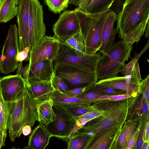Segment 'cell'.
I'll return each mask as SVG.
<instances>
[{"label": "cell", "mask_w": 149, "mask_h": 149, "mask_svg": "<svg viewBox=\"0 0 149 149\" xmlns=\"http://www.w3.org/2000/svg\"><path fill=\"white\" fill-rule=\"evenodd\" d=\"M49 10L54 13H59L68 6L70 0H44Z\"/></svg>", "instance_id": "obj_30"}, {"label": "cell", "mask_w": 149, "mask_h": 149, "mask_svg": "<svg viewBox=\"0 0 149 149\" xmlns=\"http://www.w3.org/2000/svg\"><path fill=\"white\" fill-rule=\"evenodd\" d=\"M87 0H70L69 3L75 6L77 8L82 10L85 6Z\"/></svg>", "instance_id": "obj_39"}, {"label": "cell", "mask_w": 149, "mask_h": 149, "mask_svg": "<svg viewBox=\"0 0 149 149\" xmlns=\"http://www.w3.org/2000/svg\"><path fill=\"white\" fill-rule=\"evenodd\" d=\"M61 107L73 117H77L91 112L88 105H68L55 104Z\"/></svg>", "instance_id": "obj_28"}, {"label": "cell", "mask_w": 149, "mask_h": 149, "mask_svg": "<svg viewBox=\"0 0 149 149\" xmlns=\"http://www.w3.org/2000/svg\"><path fill=\"white\" fill-rule=\"evenodd\" d=\"M95 83L88 86L86 91L101 95H109L122 94L126 92L108 86L96 84Z\"/></svg>", "instance_id": "obj_24"}, {"label": "cell", "mask_w": 149, "mask_h": 149, "mask_svg": "<svg viewBox=\"0 0 149 149\" xmlns=\"http://www.w3.org/2000/svg\"><path fill=\"white\" fill-rule=\"evenodd\" d=\"M76 119L73 128L68 137V140L72 138L78 130L85 125L88 122L91 120L89 119L83 118Z\"/></svg>", "instance_id": "obj_33"}, {"label": "cell", "mask_w": 149, "mask_h": 149, "mask_svg": "<svg viewBox=\"0 0 149 149\" xmlns=\"http://www.w3.org/2000/svg\"><path fill=\"white\" fill-rule=\"evenodd\" d=\"M100 115V113H98L95 112H90L82 115L75 117V118L76 119L83 118L91 120L99 116Z\"/></svg>", "instance_id": "obj_40"}, {"label": "cell", "mask_w": 149, "mask_h": 149, "mask_svg": "<svg viewBox=\"0 0 149 149\" xmlns=\"http://www.w3.org/2000/svg\"><path fill=\"white\" fill-rule=\"evenodd\" d=\"M51 98L54 104L68 105H88L93 102V100L85 99L71 96L54 91Z\"/></svg>", "instance_id": "obj_21"}, {"label": "cell", "mask_w": 149, "mask_h": 149, "mask_svg": "<svg viewBox=\"0 0 149 149\" xmlns=\"http://www.w3.org/2000/svg\"><path fill=\"white\" fill-rule=\"evenodd\" d=\"M149 19L143 20L122 39L127 47H131L135 42L137 43L139 41L145 31L147 24L149 22Z\"/></svg>", "instance_id": "obj_23"}, {"label": "cell", "mask_w": 149, "mask_h": 149, "mask_svg": "<svg viewBox=\"0 0 149 149\" xmlns=\"http://www.w3.org/2000/svg\"><path fill=\"white\" fill-rule=\"evenodd\" d=\"M19 49V35L15 24L11 25L4 42L0 58V72L7 74L17 68L16 56Z\"/></svg>", "instance_id": "obj_7"}, {"label": "cell", "mask_w": 149, "mask_h": 149, "mask_svg": "<svg viewBox=\"0 0 149 149\" xmlns=\"http://www.w3.org/2000/svg\"><path fill=\"white\" fill-rule=\"evenodd\" d=\"M132 46L129 47L122 39L114 45L100 59L96 70L97 79L117 76L123 70L125 62L130 58Z\"/></svg>", "instance_id": "obj_4"}, {"label": "cell", "mask_w": 149, "mask_h": 149, "mask_svg": "<svg viewBox=\"0 0 149 149\" xmlns=\"http://www.w3.org/2000/svg\"><path fill=\"white\" fill-rule=\"evenodd\" d=\"M149 40L148 39L147 43L146 45L144 48L137 55H136L134 57L132 58L135 61H138L139 58L142 55L143 53L149 48Z\"/></svg>", "instance_id": "obj_43"}, {"label": "cell", "mask_w": 149, "mask_h": 149, "mask_svg": "<svg viewBox=\"0 0 149 149\" xmlns=\"http://www.w3.org/2000/svg\"><path fill=\"white\" fill-rule=\"evenodd\" d=\"M96 84L103 85L114 88L128 92L136 90L139 85L127 83L125 81L124 77L116 76L107 79H101Z\"/></svg>", "instance_id": "obj_20"}, {"label": "cell", "mask_w": 149, "mask_h": 149, "mask_svg": "<svg viewBox=\"0 0 149 149\" xmlns=\"http://www.w3.org/2000/svg\"><path fill=\"white\" fill-rule=\"evenodd\" d=\"M26 85L38 104L51 99L54 91L50 81L26 82Z\"/></svg>", "instance_id": "obj_16"}, {"label": "cell", "mask_w": 149, "mask_h": 149, "mask_svg": "<svg viewBox=\"0 0 149 149\" xmlns=\"http://www.w3.org/2000/svg\"><path fill=\"white\" fill-rule=\"evenodd\" d=\"M53 101L51 98L38 105V121L46 127L56 118L53 108Z\"/></svg>", "instance_id": "obj_18"}, {"label": "cell", "mask_w": 149, "mask_h": 149, "mask_svg": "<svg viewBox=\"0 0 149 149\" xmlns=\"http://www.w3.org/2000/svg\"><path fill=\"white\" fill-rule=\"evenodd\" d=\"M30 49V46L24 48L22 51H19L16 56V59L17 61L22 62L23 61L26 60L29 54Z\"/></svg>", "instance_id": "obj_36"}, {"label": "cell", "mask_w": 149, "mask_h": 149, "mask_svg": "<svg viewBox=\"0 0 149 149\" xmlns=\"http://www.w3.org/2000/svg\"><path fill=\"white\" fill-rule=\"evenodd\" d=\"M53 108L56 118L46 128L53 136L63 141L68 140L76 119L58 105L54 104Z\"/></svg>", "instance_id": "obj_11"}, {"label": "cell", "mask_w": 149, "mask_h": 149, "mask_svg": "<svg viewBox=\"0 0 149 149\" xmlns=\"http://www.w3.org/2000/svg\"><path fill=\"white\" fill-rule=\"evenodd\" d=\"M134 127L133 125H130L125 129L122 132L119 139V145L121 148L126 146L128 141L134 134Z\"/></svg>", "instance_id": "obj_32"}, {"label": "cell", "mask_w": 149, "mask_h": 149, "mask_svg": "<svg viewBox=\"0 0 149 149\" xmlns=\"http://www.w3.org/2000/svg\"><path fill=\"white\" fill-rule=\"evenodd\" d=\"M8 116V103L4 100L0 90V129L6 138Z\"/></svg>", "instance_id": "obj_27"}, {"label": "cell", "mask_w": 149, "mask_h": 149, "mask_svg": "<svg viewBox=\"0 0 149 149\" xmlns=\"http://www.w3.org/2000/svg\"><path fill=\"white\" fill-rule=\"evenodd\" d=\"M26 86L25 80L20 74L5 76L0 80L1 94L4 100L8 103L16 101Z\"/></svg>", "instance_id": "obj_13"}, {"label": "cell", "mask_w": 149, "mask_h": 149, "mask_svg": "<svg viewBox=\"0 0 149 149\" xmlns=\"http://www.w3.org/2000/svg\"><path fill=\"white\" fill-rule=\"evenodd\" d=\"M102 95L86 91L83 93L76 97L87 100H98Z\"/></svg>", "instance_id": "obj_34"}, {"label": "cell", "mask_w": 149, "mask_h": 149, "mask_svg": "<svg viewBox=\"0 0 149 149\" xmlns=\"http://www.w3.org/2000/svg\"><path fill=\"white\" fill-rule=\"evenodd\" d=\"M116 127H111L103 131L98 135L95 140L88 145L86 149H104L106 148L107 145L114 137L116 132Z\"/></svg>", "instance_id": "obj_22"}, {"label": "cell", "mask_w": 149, "mask_h": 149, "mask_svg": "<svg viewBox=\"0 0 149 149\" xmlns=\"http://www.w3.org/2000/svg\"><path fill=\"white\" fill-rule=\"evenodd\" d=\"M148 106L146 101H145L144 103L142 106V110L143 111L146 113H147L148 111Z\"/></svg>", "instance_id": "obj_49"}, {"label": "cell", "mask_w": 149, "mask_h": 149, "mask_svg": "<svg viewBox=\"0 0 149 149\" xmlns=\"http://www.w3.org/2000/svg\"><path fill=\"white\" fill-rule=\"evenodd\" d=\"M115 0H93L86 8L82 10L89 13H96L106 11L110 8Z\"/></svg>", "instance_id": "obj_25"}, {"label": "cell", "mask_w": 149, "mask_h": 149, "mask_svg": "<svg viewBox=\"0 0 149 149\" xmlns=\"http://www.w3.org/2000/svg\"><path fill=\"white\" fill-rule=\"evenodd\" d=\"M88 86L76 88L69 90L65 95L76 97L84 92Z\"/></svg>", "instance_id": "obj_35"}, {"label": "cell", "mask_w": 149, "mask_h": 149, "mask_svg": "<svg viewBox=\"0 0 149 149\" xmlns=\"http://www.w3.org/2000/svg\"><path fill=\"white\" fill-rule=\"evenodd\" d=\"M47 128L40 123L29 136L26 149H44L48 145L50 138L53 137Z\"/></svg>", "instance_id": "obj_17"}, {"label": "cell", "mask_w": 149, "mask_h": 149, "mask_svg": "<svg viewBox=\"0 0 149 149\" xmlns=\"http://www.w3.org/2000/svg\"><path fill=\"white\" fill-rule=\"evenodd\" d=\"M149 78H147L145 80L143 86V88L145 91V97L147 100V102L149 106Z\"/></svg>", "instance_id": "obj_41"}, {"label": "cell", "mask_w": 149, "mask_h": 149, "mask_svg": "<svg viewBox=\"0 0 149 149\" xmlns=\"http://www.w3.org/2000/svg\"><path fill=\"white\" fill-rule=\"evenodd\" d=\"M8 103L7 129L10 140L13 142L22 134V129L24 125H29L33 127L38 120V104L33 98L26 86L16 101Z\"/></svg>", "instance_id": "obj_1"}, {"label": "cell", "mask_w": 149, "mask_h": 149, "mask_svg": "<svg viewBox=\"0 0 149 149\" xmlns=\"http://www.w3.org/2000/svg\"><path fill=\"white\" fill-rule=\"evenodd\" d=\"M130 95L125 94L113 95L110 100L112 101L120 100L130 97Z\"/></svg>", "instance_id": "obj_42"}, {"label": "cell", "mask_w": 149, "mask_h": 149, "mask_svg": "<svg viewBox=\"0 0 149 149\" xmlns=\"http://www.w3.org/2000/svg\"><path fill=\"white\" fill-rule=\"evenodd\" d=\"M31 132V127L29 125H24L22 129V133L25 136L29 135Z\"/></svg>", "instance_id": "obj_44"}, {"label": "cell", "mask_w": 149, "mask_h": 149, "mask_svg": "<svg viewBox=\"0 0 149 149\" xmlns=\"http://www.w3.org/2000/svg\"><path fill=\"white\" fill-rule=\"evenodd\" d=\"M134 68L135 70L138 80L139 81L142 80L139 66L138 61H136L135 62L134 65Z\"/></svg>", "instance_id": "obj_45"}, {"label": "cell", "mask_w": 149, "mask_h": 149, "mask_svg": "<svg viewBox=\"0 0 149 149\" xmlns=\"http://www.w3.org/2000/svg\"><path fill=\"white\" fill-rule=\"evenodd\" d=\"M52 86L54 91L65 94L69 90L67 85L63 80L57 76L54 73L50 80Z\"/></svg>", "instance_id": "obj_31"}, {"label": "cell", "mask_w": 149, "mask_h": 149, "mask_svg": "<svg viewBox=\"0 0 149 149\" xmlns=\"http://www.w3.org/2000/svg\"><path fill=\"white\" fill-rule=\"evenodd\" d=\"M112 95H102L100 97L98 100L110 99L112 97Z\"/></svg>", "instance_id": "obj_50"}, {"label": "cell", "mask_w": 149, "mask_h": 149, "mask_svg": "<svg viewBox=\"0 0 149 149\" xmlns=\"http://www.w3.org/2000/svg\"><path fill=\"white\" fill-rule=\"evenodd\" d=\"M84 42L86 53L94 54L101 46V35L105 23L112 11L110 8L96 13L86 12L76 8L74 10Z\"/></svg>", "instance_id": "obj_2"}, {"label": "cell", "mask_w": 149, "mask_h": 149, "mask_svg": "<svg viewBox=\"0 0 149 149\" xmlns=\"http://www.w3.org/2000/svg\"><path fill=\"white\" fill-rule=\"evenodd\" d=\"M1 0H0V3H1Z\"/></svg>", "instance_id": "obj_54"}, {"label": "cell", "mask_w": 149, "mask_h": 149, "mask_svg": "<svg viewBox=\"0 0 149 149\" xmlns=\"http://www.w3.org/2000/svg\"><path fill=\"white\" fill-rule=\"evenodd\" d=\"M19 1L1 0L0 3V23L6 22L17 15Z\"/></svg>", "instance_id": "obj_19"}, {"label": "cell", "mask_w": 149, "mask_h": 149, "mask_svg": "<svg viewBox=\"0 0 149 149\" xmlns=\"http://www.w3.org/2000/svg\"><path fill=\"white\" fill-rule=\"evenodd\" d=\"M43 17L42 6L38 0H30L28 25L29 52L45 36L46 27Z\"/></svg>", "instance_id": "obj_8"}, {"label": "cell", "mask_w": 149, "mask_h": 149, "mask_svg": "<svg viewBox=\"0 0 149 149\" xmlns=\"http://www.w3.org/2000/svg\"><path fill=\"white\" fill-rule=\"evenodd\" d=\"M93 1V0H87L85 6L82 10H83L87 8L91 3Z\"/></svg>", "instance_id": "obj_52"}, {"label": "cell", "mask_w": 149, "mask_h": 149, "mask_svg": "<svg viewBox=\"0 0 149 149\" xmlns=\"http://www.w3.org/2000/svg\"><path fill=\"white\" fill-rule=\"evenodd\" d=\"M117 17V14L112 10L104 25L101 35V46L98 50L102 54H105L115 43L117 32L114 24Z\"/></svg>", "instance_id": "obj_15"}, {"label": "cell", "mask_w": 149, "mask_h": 149, "mask_svg": "<svg viewBox=\"0 0 149 149\" xmlns=\"http://www.w3.org/2000/svg\"><path fill=\"white\" fill-rule=\"evenodd\" d=\"M90 136L86 135L73 137L68 140V149H86L90 140Z\"/></svg>", "instance_id": "obj_29"}, {"label": "cell", "mask_w": 149, "mask_h": 149, "mask_svg": "<svg viewBox=\"0 0 149 149\" xmlns=\"http://www.w3.org/2000/svg\"><path fill=\"white\" fill-rule=\"evenodd\" d=\"M102 54L100 52L94 54L80 52L61 42L54 61L55 63H69L88 70L96 71L98 61Z\"/></svg>", "instance_id": "obj_6"}, {"label": "cell", "mask_w": 149, "mask_h": 149, "mask_svg": "<svg viewBox=\"0 0 149 149\" xmlns=\"http://www.w3.org/2000/svg\"><path fill=\"white\" fill-rule=\"evenodd\" d=\"M17 69V74H21L26 82L50 81L54 73L53 62L49 60L40 61L24 66L21 62Z\"/></svg>", "instance_id": "obj_9"}, {"label": "cell", "mask_w": 149, "mask_h": 149, "mask_svg": "<svg viewBox=\"0 0 149 149\" xmlns=\"http://www.w3.org/2000/svg\"><path fill=\"white\" fill-rule=\"evenodd\" d=\"M54 73L63 79L69 90L87 86L97 81L96 71L67 63H55Z\"/></svg>", "instance_id": "obj_5"}, {"label": "cell", "mask_w": 149, "mask_h": 149, "mask_svg": "<svg viewBox=\"0 0 149 149\" xmlns=\"http://www.w3.org/2000/svg\"><path fill=\"white\" fill-rule=\"evenodd\" d=\"M149 18V0H125L117 14L116 29L123 39L142 22Z\"/></svg>", "instance_id": "obj_3"}, {"label": "cell", "mask_w": 149, "mask_h": 149, "mask_svg": "<svg viewBox=\"0 0 149 149\" xmlns=\"http://www.w3.org/2000/svg\"><path fill=\"white\" fill-rule=\"evenodd\" d=\"M139 129H138L128 141L126 149H131L134 147L139 135Z\"/></svg>", "instance_id": "obj_38"}, {"label": "cell", "mask_w": 149, "mask_h": 149, "mask_svg": "<svg viewBox=\"0 0 149 149\" xmlns=\"http://www.w3.org/2000/svg\"><path fill=\"white\" fill-rule=\"evenodd\" d=\"M6 138L0 129V149L5 145Z\"/></svg>", "instance_id": "obj_47"}, {"label": "cell", "mask_w": 149, "mask_h": 149, "mask_svg": "<svg viewBox=\"0 0 149 149\" xmlns=\"http://www.w3.org/2000/svg\"><path fill=\"white\" fill-rule=\"evenodd\" d=\"M1 79V78H0V79Z\"/></svg>", "instance_id": "obj_55"}, {"label": "cell", "mask_w": 149, "mask_h": 149, "mask_svg": "<svg viewBox=\"0 0 149 149\" xmlns=\"http://www.w3.org/2000/svg\"><path fill=\"white\" fill-rule=\"evenodd\" d=\"M61 41L54 36H45L38 44L29 52L26 60L30 65L42 60L55 61L60 48Z\"/></svg>", "instance_id": "obj_10"}, {"label": "cell", "mask_w": 149, "mask_h": 149, "mask_svg": "<svg viewBox=\"0 0 149 149\" xmlns=\"http://www.w3.org/2000/svg\"><path fill=\"white\" fill-rule=\"evenodd\" d=\"M143 147L141 148V149H148V146L147 142H145V143H144Z\"/></svg>", "instance_id": "obj_53"}, {"label": "cell", "mask_w": 149, "mask_h": 149, "mask_svg": "<svg viewBox=\"0 0 149 149\" xmlns=\"http://www.w3.org/2000/svg\"><path fill=\"white\" fill-rule=\"evenodd\" d=\"M149 22H148L146 28L145 30V37L147 38L149 37Z\"/></svg>", "instance_id": "obj_51"}, {"label": "cell", "mask_w": 149, "mask_h": 149, "mask_svg": "<svg viewBox=\"0 0 149 149\" xmlns=\"http://www.w3.org/2000/svg\"><path fill=\"white\" fill-rule=\"evenodd\" d=\"M136 61H134L132 59L130 62L129 63L125 64L124 68L120 72L124 76L131 74L134 65Z\"/></svg>", "instance_id": "obj_37"}, {"label": "cell", "mask_w": 149, "mask_h": 149, "mask_svg": "<svg viewBox=\"0 0 149 149\" xmlns=\"http://www.w3.org/2000/svg\"><path fill=\"white\" fill-rule=\"evenodd\" d=\"M144 143V141L142 139V138L140 139L136 143V148H141L143 146Z\"/></svg>", "instance_id": "obj_48"}, {"label": "cell", "mask_w": 149, "mask_h": 149, "mask_svg": "<svg viewBox=\"0 0 149 149\" xmlns=\"http://www.w3.org/2000/svg\"><path fill=\"white\" fill-rule=\"evenodd\" d=\"M52 29L54 36L62 42H65L80 30L79 22L74 10H66L63 12L53 25Z\"/></svg>", "instance_id": "obj_12"}, {"label": "cell", "mask_w": 149, "mask_h": 149, "mask_svg": "<svg viewBox=\"0 0 149 149\" xmlns=\"http://www.w3.org/2000/svg\"><path fill=\"white\" fill-rule=\"evenodd\" d=\"M64 42L68 46L77 51L85 53L84 42L80 30Z\"/></svg>", "instance_id": "obj_26"}, {"label": "cell", "mask_w": 149, "mask_h": 149, "mask_svg": "<svg viewBox=\"0 0 149 149\" xmlns=\"http://www.w3.org/2000/svg\"><path fill=\"white\" fill-rule=\"evenodd\" d=\"M30 0L19 1L17 17L19 35V52L29 46V21Z\"/></svg>", "instance_id": "obj_14"}, {"label": "cell", "mask_w": 149, "mask_h": 149, "mask_svg": "<svg viewBox=\"0 0 149 149\" xmlns=\"http://www.w3.org/2000/svg\"><path fill=\"white\" fill-rule=\"evenodd\" d=\"M145 136L144 137V141L145 142H148L149 136V127L148 123H147L146 125L145 131Z\"/></svg>", "instance_id": "obj_46"}]
</instances>
